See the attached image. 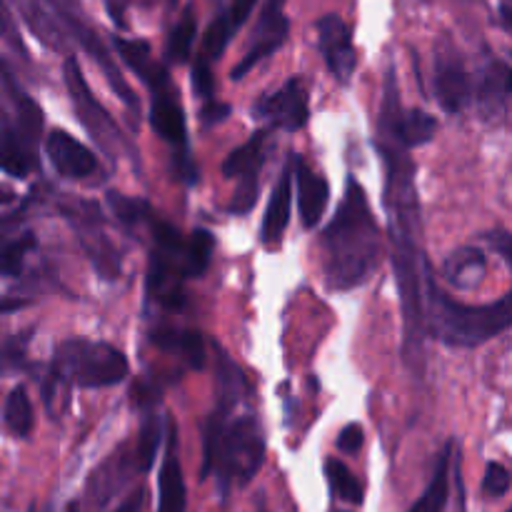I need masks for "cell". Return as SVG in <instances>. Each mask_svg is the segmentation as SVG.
<instances>
[{"label":"cell","mask_w":512,"mask_h":512,"mask_svg":"<svg viewBox=\"0 0 512 512\" xmlns=\"http://www.w3.org/2000/svg\"><path fill=\"white\" fill-rule=\"evenodd\" d=\"M380 255V233L360 183L350 180L333 223L323 233L328 288L353 290L368 280Z\"/></svg>","instance_id":"obj_1"},{"label":"cell","mask_w":512,"mask_h":512,"mask_svg":"<svg viewBox=\"0 0 512 512\" xmlns=\"http://www.w3.org/2000/svg\"><path fill=\"white\" fill-rule=\"evenodd\" d=\"M240 403H218L205 425L203 478L210 473L220 488H243L258 475L265 458V438L253 413L235 415Z\"/></svg>","instance_id":"obj_2"},{"label":"cell","mask_w":512,"mask_h":512,"mask_svg":"<svg viewBox=\"0 0 512 512\" xmlns=\"http://www.w3.org/2000/svg\"><path fill=\"white\" fill-rule=\"evenodd\" d=\"M423 323L440 343L450 348H478L510 328V295L493 305H463L438 288L433 278H423Z\"/></svg>","instance_id":"obj_3"},{"label":"cell","mask_w":512,"mask_h":512,"mask_svg":"<svg viewBox=\"0 0 512 512\" xmlns=\"http://www.w3.org/2000/svg\"><path fill=\"white\" fill-rule=\"evenodd\" d=\"M128 358L108 343L68 340L58 348L53 375L75 388H110L128 378Z\"/></svg>","instance_id":"obj_4"},{"label":"cell","mask_w":512,"mask_h":512,"mask_svg":"<svg viewBox=\"0 0 512 512\" xmlns=\"http://www.w3.org/2000/svg\"><path fill=\"white\" fill-rule=\"evenodd\" d=\"M63 78L70 90V98H73L75 113H78L80 123L90 130V135H93L105 150L113 153L118 145H123V138H120L118 128H115V123L110 120V115L103 110V105L90 95V88L83 78V70H80L78 58L65 60Z\"/></svg>","instance_id":"obj_5"},{"label":"cell","mask_w":512,"mask_h":512,"mask_svg":"<svg viewBox=\"0 0 512 512\" xmlns=\"http://www.w3.org/2000/svg\"><path fill=\"white\" fill-rule=\"evenodd\" d=\"M253 110L258 118H265L275 128L293 133V130L303 128L310 118L308 90H305L303 80L290 78L283 88L260 98Z\"/></svg>","instance_id":"obj_6"},{"label":"cell","mask_w":512,"mask_h":512,"mask_svg":"<svg viewBox=\"0 0 512 512\" xmlns=\"http://www.w3.org/2000/svg\"><path fill=\"white\" fill-rule=\"evenodd\" d=\"M283 3L285 0H265V8L263 13H260L258 28H255V35H253V45H250L248 53L243 55V60L233 68L235 80L248 75L260 60L273 55L275 50L285 43L290 30V20L288 15L283 13Z\"/></svg>","instance_id":"obj_7"},{"label":"cell","mask_w":512,"mask_h":512,"mask_svg":"<svg viewBox=\"0 0 512 512\" xmlns=\"http://www.w3.org/2000/svg\"><path fill=\"white\" fill-rule=\"evenodd\" d=\"M315 30H318V43L320 50H323L330 73H333L340 83L348 85L355 73V65H358V55H355L350 28L345 25V20L340 18V15L330 13L323 15V18L315 23Z\"/></svg>","instance_id":"obj_8"},{"label":"cell","mask_w":512,"mask_h":512,"mask_svg":"<svg viewBox=\"0 0 512 512\" xmlns=\"http://www.w3.org/2000/svg\"><path fill=\"white\" fill-rule=\"evenodd\" d=\"M150 93H153V105H150V125H153V130L160 138L168 140L170 145L180 148V153H188V130H185L183 105H180L173 83L160 85Z\"/></svg>","instance_id":"obj_9"},{"label":"cell","mask_w":512,"mask_h":512,"mask_svg":"<svg viewBox=\"0 0 512 512\" xmlns=\"http://www.w3.org/2000/svg\"><path fill=\"white\" fill-rule=\"evenodd\" d=\"M435 98L448 113H460L473 98V83L468 70L455 55H440L433 75Z\"/></svg>","instance_id":"obj_10"},{"label":"cell","mask_w":512,"mask_h":512,"mask_svg":"<svg viewBox=\"0 0 512 512\" xmlns=\"http://www.w3.org/2000/svg\"><path fill=\"white\" fill-rule=\"evenodd\" d=\"M45 150H48V158L53 163V168L60 175H65V178H88L98 168L95 155L78 138H73V135L60 128L48 135Z\"/></svg>","instance_id":"obj_11"},{"label":"cell","mask_w":512,"mask_h":512,"mask_svg":"<svg viewBox=\"0 0 512 512\" xmlns=\"http://www.w3.org/2000/svg\"><path fill=\"white\" fill-rule=\"evenodd\" d=\"M185 505H188V493H185L183 468L178 458L175 425L168 423V440H165V455L158 475V512H185Z\"/></svg>","instance_id":"obj_12"},{"label":"cell","mask_w":512,"mask_h":512,"mask_svg":"<svg viewBox=\"0 0 512 512\" xmlns=\"http://www.w3.org/2000/svg\"><path fill=\"white\" fill-rule=\"evenodd\" d=\"M293 175L298 183V208L305 228H313L325 215L330 203V185L323 175L308 168L303 158H293Z\"/></svg>","instance_id":"obj_13"},{"label":"cell","mask_w":512,"mask_h":512,"mask_svg":"<svg viewBox=\"0 0 512 512\" xmlns=\"http://www.w3.org/2000/svg\"><path fill=\"white\" fill-rule=\"evenodd\" d=\"M290 203H293V158L285 165L283 175H280L278 185L268 200V208H265L263 228H260V240L265 245H278L283 238L290 223Z\"/></svg>","instance_id":"obj_14"},{"label":"cell","mask_w":512,"mask_h":512,"mask_svg":"<svg viewBox=\"0 0 512 512\" xmlns=\"http://www.w3.org/2000/svg\"><path fill=\"white\" fill-rule=\"evenodd\" d=\"M115 48H118L120 58L133 68V73L148 85L150 90L160 88V85L170 83V75L165 70V65L155 63L153 55H150V45L145 40H125L115 38Z\"/></svg>","instance_id":"obj_15"},{"label":"cell","mask_w":512,"mask_h":512,"mask_svg":"<svg viewBox=\"0 0 512 512\" xmlns=\"http://www.w3.org/2000/svg\"><path fill=\"white\" fill-rule=\"evenodd\" d=\"M265 150H268V130H258L248 143L235 148L233 153L225 158L223 175L225 178L238 180H258L260 168L265 163Z\"/></svg>","instance_id":"obj_16"},{"label":"cell","mask_w":512,"mask_h":512,"mask_svg":"<svg viewBox=\"0 0 512 512\" xmlns=\"http://www.w3.org/2000/svg\"><path fill=\"white\" fill-rule=\"evenodd\" d=\"M35 140L13 128H0V170L13 178H25L35 168Z\"/></svg>","instance_id":"obj_17"},{"label":"cell","mask_w":512,"mask_h":512,"mask_svg":"<svg viewBox=\"0 0 512 512\" xmlns=\"http://www.w3.org/2000/svg\"><path fill=\"white\" fill-rule=\"evenodd\" d=\"M155 348L165 350V353H178L200 370L205 365V343L200 338L198 330H180V328H158L150 333Z\"/></svg>","instance_id":"obj_18"},{"label":"cell","mask_w":512,"mask_h":512,"mask_svg":"<svg viewBox=\"0 0 512 512\" xmlns=\"http://www.w3.org/2000/svg\"><path fill=\"white\" fill-rule=\"evenodd\" d=\"M443 273L455 288L470 290L483 280L485 275V255L478 248H460L448 255L443 265Z\"/></svg>","instance_id":"obj_19"},{"label":"cell","mask_w":512,"mask_h":512,"mask_svg":"<svg viewBox=\"0 0 512 512\" xmlns=\"http://www.w3.org/2000/svg\"><path fill=\"white\" fill-rule=\"evenodd\" d=\"M450 495V445L443 450L435 468L433 480H430L428 490L418 498V503L410 508V512H443L448 505Z\"/></svg>","instance_id":"obj_20"},{"label":"cell","mask_w":512,"mask_h":512,"mask_svg":"<svg viewBox=\"0 0 512 512\" xmlns=\"http://www.w3.org/2000/svg\"><path fill=\"white\" fill-rule=\"evenodd\" d=\"M510 95V68L503 60H493L488 70L483 73L480 80V100L485 103V110H490L493 105V113H500L508 103Z\"/></svg>","instance_id":"obj_21"},{"label":"cell","mask_w":512,"mask_h":512,"mask_svg":"<svg viewBox=\"0 0 512 512\" xmlns=\"http://www.w3.org/2000/svg\"><path fill=\"white\" fill-rule=\"evenodd\" d=\"M213 245H215V240L208 230H195L193 238L185 243V250H183L185 280L200 278V275L208 270L210 258H213Z\"/></svg>","instance_id":"obj_22"},{"label":"cell","mask_w":512,"mask_h":512,"mask_svg":"<svg viewBox=\"0 0 512 512\" xmlns=\"http://www.w3.org/2000/svg\"><path fill=\"white\" fill-rule=\"evenodd\" d=\"M3 415L8 428L13 430L18 438H28L30 430H33V405H30L28 393L25 388H13L10 395L5 398Z\"/></svg>","instance_id":"obj_23"},{"label":"cell","mask_w":512,"mask_h":512,"mask_svg":"<svg viewBox=\"0 0 512 512\" xmlns=\"http://www.w3.org/2000/svg\"><path fill=\"white\" fill-rule=\"evenodd\" d=\"M195 40V13L193 8H185V13L180 15L178 23L173 25L168 35V45H165V58L170 63H185L193 50Z\"/></svg>","instance_id":"obj_24"},{"label":"cell","mask_w":512,"mask_h":512,"mask_svg":"<svg viewBox=\"0 0 512 512\" xmlns=\"http://www.w3.org/2000/svg\"><path fill=\"white\" fill-rule=\"evenodd\" d=\"M325 475H328L330 490H333L340 500L353 505L363 503V485H360V480L350 473L348 465L340 463V460H328V463H325Z\"/></svg>","instance_id":"obj_25"},{"label":"cell","mask_w":512,"mask_h":512,"mask_svg":"<svg viewBox=\"0 0 512 512\" xmlns=\"http://www.w3.org/2000/svg\"><path fill=\"white\" fill-rule=\"evenodd\" d=\"M108 205L113 208L115 218H118L123 225H128V228H133V225H140V223H148L150 215H153V210H150L148 203L128 198V195L123 193H115V190H110L108 193Z\"/></svg>","instance_id":"obj_26"},{"label":"cell","mask_w":512,"mask_h":512,"mask_svg":"<svg viewBox=\"0 0 512 512\" xmlns=\"http://www.w3.org/2000/svg\"><path fill=\"white\" fill-rule=\"evenodd\" d=\"M233 28L228 25V20H225V15H218V18L210 23L208 33H205L203 38V55L200 58L203 60H218L220 55H223V50L228 48L230 38H233Z\"/></svg>","instance_id":"obj_27"},{"label":"cell","mask_w":512,"mask_h":512,"mask_svg":"<svg viewBox=\"0 0 512 512\" xmlns=\"http://www.w3.org/2000/svg\"><path fill=\"white\" fill-rule=\"evenodd\" d=\"M158 443H160L158 423H155V418H148V423H145L143 430H140L138 445H135L133 450V458L138 460L140 470H150V465H153L155 460V453H158Z\"/></svg>","instance_id":"obj_28"},{"label":"cell","mask_w":512,"mask_h":512,"mask_svg":"<svg viewBox=\"0 0 512 512\" xmlns=\"http://www.w3.org/2000/svg\"><path fill=\"white\" fill-rule=\"evenodd\" d=\"M483 488H485V493L493 495V498H503V495L510 490L508 468H505V465H500V463H490L488 470H485Z\"/></svg>","instance_id":"obj_29"},{"label":"cell","mask_w":512,"mask_h":512,"mask_svg":"<svg viewBox=\"0 0 512 512\" xmlns=\"http://www.w3.org/2000/svg\"><path fill=\"white\" fill-rule=\"evenodd\" d=\"M255 200H258V180H238V188L233 193V203L230 210L235 215H245L248 210H253Z\"/></svg>","instance_id":"obj_30"},{"label":"cell","mask_w":512,"mask_h":512,"mask_svg":"<svg viewBox=\"0 0 512 512\" xmlns=\"http://www.w3.org/2000/svg\"><path fill=\"white\" fill-rule=\"evenodd\" d=\"M190 83H193V90L200 95V98H213V70H210L208 60L198 58L193 65V75H190Z\"/></svg>","instance_id":"obj_31"},{"label":"cell","mask_w":512,"mask_h":512,"mask_svg":"<svg viewBox=\"0 0 512 512\" xmlns=\"http://www.w3.org/2000/svg\"><path fill=\"white\" fill-rule=\"evenodd\" d=\"M363 448V428L358 423L343 428V433L338 435V450L345 455H355Z\"/></svg>","instance_id":"obj_32"},{"label":"cell","mask_w":512,"mask_h":512,"mask_svg":"<svg viewBox=\"0 0 512 512\" xmlns=\"http://www.w3.org/2000/svg\"><path fill=\"white\" fill-rule=\"evenodd\" d=\"M255 3H258V0H233V5H230V8L225 10L223 15H225V20H228L230 28H233V33L240 28V25L245 23V20L250 18V13H253Z\"/></svg>","instance_id":"obj_33"},{"label":"cell","mask_w":512,"mask_h":512,"mask_svg":"<svg viewBox=\"0 0 512 512\" xmlns=\"http://www.w3.org/2000/svg\"><path fill=\"white\" fill-rule=\"evenodd\" d=\"M145 508V490H135L133 495H128V500H125L123 505H120L115 512H143Z\"/></svg>","instance_id":"obj_34"},{"label":"cell","mask_w":512,"mask_h":512,"mask_svg":"<svg viewBox=\"0 0 512 512\" xmlns=\"http://www.w3.org/2000/svg\"><path fill=\"white\" fill-rule=\"evenodd\" d=\"M230 115V108L228 105H208V108H203V120L205 123H220V120H225Z\"/></svg>","instance_id":"obj_35"},{"label":"cell","mask_w":512,"mask_h":512,"mask_svg":"<svg viewBox=\"0 0 512 512\" xmlns=\"http://www.w3.org/2000/svg\"><path fill=\"white\" fill-rule=\"evenodd\" d=\"M490 240H495V243H498L500 255H503V258L510 263V235L505 233V230H500V233L495 235V238H490Z\"/></svg>","instance_id":"obj_36"}]
</instances>
